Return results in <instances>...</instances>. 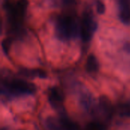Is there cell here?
<instances>
[{"mask_svg":"<svg viewBox=\"0 0 130 130\" xmlns=\"http://www.w3.org/2000/svg\"><path fill=\"white\" fill-rule=\"evenodd\" d=\"M28 4L27 0H17L16 2L4 1L3 6L6 12L8 24L11 32L16 34V36H21L24 34L22 24Z\"/></svg>","mask_w":130,"mask_h":130,"instance_id":"cell-1","label":"cell"},{"mask_svg":"<svg viewBox=\"0 0 130 130\" xmlns=\"http://www.w3.org/2000/svg\"><path fill=\"white\" fill-rule=\"evenodd\" d=\"M11 43H12L11 38H5L2 42V50L6 56L8 55V52H9Z\"/></svg>","mask_w":130,"mask_h":130,"instance_id":"cell-11","label":"cell"},{"mask_svg":"<svg viewBox=\"0 0 130 130\" xmlns=\"http://www.w3.org/2000/svg\"><path fill=\"white\" fill-rule=\"evenodd\" d=\"M2 130H3V129H2Z\"/></svg>","mask_w":130,"mask_h":130,"instance_id":"cell-16","label":"cell"},{"mask_svg":"<svg viewBox=\"0 0 130 130\" xmlns=\"http://www.w3.org/2000/svg\"><path fill=\"white\" fill-rule=\"evenodd\" d=\"M98 68H99V65L97 58L95 57L94 55L90 54L87 59L86 64H85L86 71L89 73H94L98 72Z\"/></svg>","mask_w":130,"mask_h":130,"instance_id":"cell-9","label":"cell"},{"mask_svg":"<svg viewBox=\"0 0 130 130\" xmlns=\"http://www.w3.org/2000/svg\"><path fill=\"white\" fill-rule=\"evenodd\" d=\"M2 94L11 98L33 95L36 92V86L27 81L18 78H5L2 82Z\"/></svg>","mask_w":130,"mask_h":130,"instance_id":"cell-2","label":"cell"},{"mask_svg":"<svg viewBox=\"0 0 130 130\" xmlns=\"http://www.w3.org/2000/svg\"><path fill=\"white\" fill-rule=\"evenodd\" d=\"M55 33L56 36L61 40H71L80 35V25L73 16L61 15L56 19Z\"/></svg>","mask_w":130,"mask_h":130,"instance_id":"cell-3","label":"cell"},{"mask_svg":"<svg viewBox=\"0 0 130 130\" xmlns=\"http://www.w3.org/2000/svg\"><path fill=\"white\" fill-rule=\"evenodd\" d=\"M48 130H78L77 125L66 117H50L46 120Z\"/></svg>","mask_w":130,"mask_h":130,"instance_id":"cell-5","label":"cell"},{"mask_svg":"<svg viewBox=\"0 0 130 130\" xmlns=\"http://www.w3.org/2000/svg\"><path fill=\"white\" fill-rule=\"evenodd\" d=\"M48 101L50 104L56 110H60L62 108L63 96L62 92L58 88L53 87L49 89Z\"/></svg>","mask_w":130,"mask_h":130,"instance_id":"cell-6","label":"cell"},{"mask_svg":"<svg viewBox=\"0 0 130 130\" xmlns=\"http://www.w3.org/2000/svg\"><path fill=\"white\" fill-rule=\"evenodd\" d=\"M122 114L126 117H130V108L128 107H124L123 110H122Z\"/></svg>","mask_w":130,"mask_h":130,"instance_id":"cell-13","label":"cell"},{"mask_svg":"<svg viewBox=\"0 0 130 130\" xmlns=\"http://www.w3.org/2000/svg\"><path fill=\"white\" fill-rule=\"evenodd\" d=\"M21 74L29 78H46L47 77L46 72L43 69H21Z\"/></svg>","mask_w":130,"mask_h":130,"instance_id":"cell-8","label":"cell"},{"mask_svg":"<svg viewBox=\"0 0 130 130\" xmlns=\"http://www.w3.org/2000/svg\"><path fill=\"white\" fill-rule=\"evenodd\" d=\"M119 16L120 21L125 24H130V0H118Z\"/></svg>","mask_w":130,"mask_h":130,"instance_id":"cell-7","label":"cell"},{"mask_svg":"<svg viewBox=\"0 0 130 130\" xmlns=\"http://www.w3.org/2000/svg\"><path fill=\"white\" fill-rule=\"evenodd\" d=\"M96 9H97V11H98V14H104L105 12V5H104V4L100 0L97 1Z\"/></svg>","mask_w":130,"mask_h":130,"instance_id":"cell-12","label":"cell"},{"mask_svg":"<svg viewBox=\"0 0 130 130\" xmlns=\"http://www.w3.org/2000/svg\"><path fill=\"white\" fill-rule=\"evenodd\" d=\"M75 0H62V2H64L66 4H72L75 2Z\"/></svg>","mask_w":130,"mask_h":130,"instance_id":"cell-14","label":"cell"},{"mask_svg":"<svg viewBox=\"0 0 130 130\" xmlns=\"http://www.w3.org/2000/svg\"><path fill=\"white\" fill-rule=\"evenodd\" d=\"M126 49L127 51L130 52V43H127V45H126Z\"/></svg>","mask_w":130,"mask_h":130,"instance_id":"cell-15","label":"cell"},{"mask_svg":"<svg viewBox=\"0 0 130 130\" xmlns=\"http://www.w3.org/2000/svg\"><path fill=\"white\" fill-rule=\"evenodd\" d=\"M98 24L91 11H85L80 24V37L85 42L91 40L94 34L97 30Z\"/></svg>","mask_w":130,"mask_h":130,"instance_id":"cell-4","label":"cell"},{"mask_svg":"<svg viewBox=\"0 0 130 130\" xmlns=\"http://www.w3.org/2000/svg\"><path fill=\"white\" fill-rule=\"evenodd\" d=\"M85 130H104V126L99 121H91L87 124Z\"/></svg>","mask_w":130,"mask_h":130,"instance_id":"cell-10","label":"cell"}]
</instances>
